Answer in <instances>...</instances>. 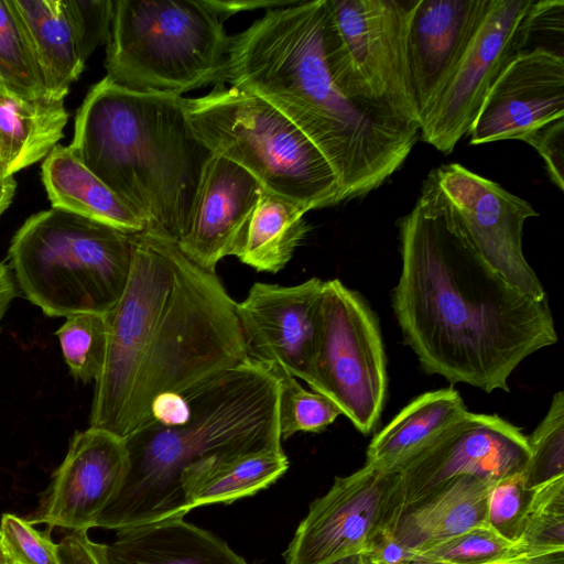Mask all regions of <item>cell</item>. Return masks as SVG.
<instances>
[{
  "instance_id": "cell-1",
  "label": "cell",
  "mask_w": 564,
  "mask_h": 564,
  "mask_svg": "<svg viewBox=\"0 0 564 564\" xmlns=\"http://www.w3.org/2000/svg\"><path fill=\"white\" fill-rule=\"evenodd\" d=\"M401 273L392 307L423 369L487 393L557 341L547 297L509 284L475 250L434 170L399 219Z\"/></svg>"
},
{
  "instance_id": "cell-2",
  "label": "cell",
  "mask_w": 564,
  "mask_h": 564,
  "mask_svg": "<svg viewBox=\"0 0 564 564\" xmlns=\"http://www.w3.org/2000/svg\"><path fill=\"white\" fill-rule=\"evenodd\" d=\"M226 82L272 105L315 144L343 200L379 187L420 135L358 76L327 0L268 10L231 36Z\"/></svg>"
},
{
  "instance_id": "cell-3",
  "label": "cell",
  "mask_w": 564,
  "mask_h": 564,
  "mask_svg": "<svg viewBox=\"0 0 564 564\" xmlns=\"http://www.w3.org/2000/svg\"><path fill=\"white\" fill-rule=\"evenodd\" d=\"M235 305L216 272L192 262L175 241L134 234L126 288L107 313L89 426L127 438L160 395L246 361Z\"/></svg>"
},
{
  "instance_id": "cell-4",
  "label": "cell",
  "mask_w": 564,
  "mask_h": 564,
  "mask_svg": "<svg viewBox=\"0 0 564 564\" xmlns=\"http://www.w3.org/2000/svg\"><path fill=\"white\" fill-rule=\"evenodd\" d=\"M279 397L274 372L247 359L156 398L147 420L124 438L128 470L97 528L119 531L184 518L189 512L182 489L186 471L282 449Z\"/></svg>"
},
{
  "instance_id": "cell-5",
  "label": "cell",
  "mask_w": 564,
  "mask_h": 564,
  "mask_svg": "<svg viewBox=\"0 0 564 564\" xmlns=\"http://www.w3.org/2000/svg\"><path fill=\"white\" fill-rule=\"evenodd\" d=\"M69 148L145 230L180 240L213 154L195 135L183 97L128 90L105 76L77 110Z\"/></svg>"
},
{
  "instance_id": "cell-6",
  "label": "cell",
  "mask_w": 564,
  "mask_h": 564,
  "mask_svg": "<svg viewBox=\"0 0 564 564\" xmlns=\"http://www.w3.org/2000/svg\"><path fill=\"white\" fill-rule=\"evenodd\" d=\"M133 235L52 207L13 235L9 268L24 297L50 317L107 314L126 288Z\"/></svg>"
},
{
  "instance_id": "cell-7",
  "label": "cell",
  "mask_w": 564,
  "mask_h": 564,
  "mask_svg": "<svg viewBox=\"0 0 564 564\" xmlns=\"http://www.w3.org/2000/svg\"><path fill=\"white\" fill-rule=\"evenodd\" d=\"M230 44L204 0H115L106 77L128 90L180 97L221 87Z\"/></svg>"
},
{
  "instance_id": "cell-8",
  "label": "cell",
  "mask_w": 564,
  "mask_h": 564,
  "mask_svg": "<svg viewBox=\"0 0 564 564\" xmlns=\"http://www.w3.org/2000/svg\"><path fill=\"white\" fill-rule=\"evenodd\" d=\"M200 142L248 171L263 189L307 210L341 202L337 176L315 144L283 113L236 87L184 98Z\"/></svg>"
},
{
  "instance_id": "cell-9",
  "label": "cell",
  "mask_w": 564,
  "mask_h": 564,
  "mask_svg": "<svg viewBox=\"0 0 564 564\" xmlns=\"http://www.w3.org/2000/svg\"><path fill=\"white\" fill-rule=\"evenodd\" d=\"M387 387V359L376 314L338 279L325 281L311 389L332 400L367 435L381 416Z\"/></svg>"
},
{
  "instance_id": "cell-10",
  "label": "cell",
  "mask_w": 564,
  "mask_h": 564,
  "mask_svg": "<svg viewBox=\"0 0 564 564\" xmlns=\"http://www.w3.org/2000/svg\"><path fill=\"white\" fill-rule=\"evenodd\" d=\"M534 2L491 0L453 75L420 117V133L426 143L448 154L468 133L496 79L528 48Z\"/></svg>"
},
{
  "instance_id": "cell-11",
  "label": "cell",
  "mask_w": 564,
  "mask_h": 564,
  "mask_svg": "<svg viewBox=\"0 0 564 564\" xmlns=\"http://www.w3.org/2000/svg\"><path fill=\"white\" fill-rule=\"evenodd\" d=\"M399 475L365 464L311 502L283 552L285 564H330L364 555L399 513Z\"/></svg>"
},
{
  "instance_id": "cell-12",
  "label": "cell",
  "mask_w": 564,
  "mask_h": 564,
  "mask_svg": "<svg viewBox=\"0 0 564 564\" xmlns=\"http://www.w3.org/2000/svg\"><path fill=\"white\" fill-rule=\"evenodd\" d=\"M527 437L497 414L467 411L397 468L399 513L456 477L473 476L496 484L521 474L530 456Z\"/></svg>"
},
{
  "instance_id": "cell-13",
  "label": "cell",
  "mask_w": 564,
  "mask_h": 564,
  "mask_svg": "<svg viewBox=\"0 0 564 564\" xmlns=\"http://www.w3.org/2000/svg\"><path fill=\"white\" fill-rule=\"evenodd\" d=\"M434 173L479 256L520 292L536 300L546 299L522 249L524 221L539 215L534 208L458 163L442 165Z\"/></svg>"
},
{
  "instance_id": "cell-14",
  "label": "cell",
  "mask_w": 564,
  "mask_h": 564,
  "mask_svg": "<svg viewBox=\"0 0 564 564\" xmlns=\"http://www.w3.org/2000/svg\"><path fill=\"white\" fill-rule=\"evenodd\" d=\"M325 281L254 283L235 311L247 358L313 386Z\"/></svg>"
},
{
  "instance_id": "cell-15",
  "label": "cell",
  "mask_w": 564,
  "mask_h": 564,
  "mask_svg": "<svg viewBox=\"0 0 564 564\" xmlns=\"http://www.w3.org/2000/svg\"><path fill=\"white\" fill-rule=\"evenodd\" d=\"M352 66L371 94L419 124L406 39L417 0H327Z\"/></svg>"
},
{
  "instance_id": "cell-16",
  "label": "cell",
  "mask_w": 564,
  "mask_h": 564,
  "mask_svg": "<svg viewBox=\"0 0 564 564\" xmlns=\"http://www.w3.org/2000/svg\"><path fill=\"white\" fill-rule=\"evenodd\" d=\"M128 470L124 438L101 429L77 431L55 470L32 524L73 531L96 528L100 513L115 497Z\"/></svg>"
},
{
  "instance_id": "cell-17",
  "label": "cell",
  "mask_w": 564,
  "mask_h": 564,
  "mask_svg": "<svg viewBox=\"0 0 564 564\" xmlns=\"http://www.w3.org/2000/svg\"><path fill=\"white\" fill-rule=\"evenodd\" d=\"M564 117V57L540 46L520 52L487 93L468 130L470 144L521 140Z\"/></svg>"
},
{
  "instance_id": "cell-18",
  "label": "cell",
  "mask_w": 564,
  "mask_h": 564,
  "mask_svg": "<svg viewBox=\"0 0 564 564\" xmlns=\"http://www.w3.org/2000/svg\"><path fill=\"white\" fill-rule=\"evenodd\" d=\"M262 189L243 167L212 154L204 166L188 224L176 242L181 251L210 272L223 258L238 257Z\"/></svg>"
},
{
  "instance_id": "cell-19",
  "label": "cell",
  "mask_w": 564,
  "mask_h": 564,
  "mask_svg": "<svg viewBox=\"0 0 564 564\" xmlns=\"http://www.w3.org/2000/svg\"><path fill=\"white\" fill-rule=\"evenodd\" d=\"M491 0H417L406 53L419 117L440 94L481 25Z\"/></svg>"
},
{
  "instance_id": "cell-20",
  "label": "cell",
  "mask_w": 564,
  "mask_h": 564,
  "mask_svg": "<svg viewBox=\"0 0 564 564\" xmlns=\"http://www.w3.org/2000/svg\"><path fill=\"white\" fill-rule=\"evenodd\" d=\"M494 485L473 476L448 480L399 513L393 538L410 551H421L486 524Z\"/></svg>"
},
{
  "instance_id": "cell-21",
  "label": "cell",
  "mask_w": 564,
  "mask_h": 564,
  "mask_svg": "<svg viewBox=\"0 0 564 564\" xmlns=\"http://www.w3.org/2000/svg\"><path fill=\"white\" fill-rule=\"evenodd\" d=\"M104 551L107 564H250L219 536L183 518L119 530Z\"/></svg>"
},
{
  "instance_id": "cell-22",
  "label": "cell",
  "mask_w": 564,
  "mask_h": 564,
  "mask_svg": "<svg viewBox=\"0 0 564 564\" xmlns=\"http://www.w3.org/2000/svg\"><path fill=\"white\" fill-rule=\"evenodd\" d=\"M42 182L53 208L130 234L145 230L143 221L77 159L69 145H55L44 159Z\"/></svg>"
},
{
  "instance_id": "cell-23",
  "label": "cell",
  "mask_w": 564,
  "mask_h": 564,
  "mask_svg": "<svg viewBox=\"0 0 564 564\" xmlns=\"http://www.w3.org/2000/svg\"><path fill=\"white\" fill-rule=\"evenodd\" d=\"M48 98L64 100L85 64L79 59L63 0H10Z\"/></svg>"
},
{
  "instance_id": "cell-24",
  "label": "cell",
  "mask_w": 564,
  "mask_h": 564,
  "mask_svg": "<svg viewBox=\"0 0 564 564\" xmlns=\"http://www.w3.org/2000/svg\"><path fill=\"white\" fill-rule=\"evenodd\" d=\"M467 411L454 388L416 397L373 436L366 452V464L395 473L411 454Z\"/></svg>"
},
{
  "instance_id": "cell-25",
  "label": "cell",
  "mask_w": 564,
  "mask_h": 564,
  "mask_svg": "<svg viewBox=\"0 0 564 564\" xmlns=\"http://www.w3.org/2000/svg\"><path fill=\"white\" fill-rule=\"evenodd\" d=\"M64 100L0 97V161L3 177L45 159L64 137Z\"/></svg>"
},
{
  "instance_id": "cell-26",
  "label": "cell",
  "mask_w": 564,
  "mask_h": 564,
  "mask_svg": "<svg viewBox=\"0 0 564 564\" xmlns=\"http://www.w3.org/2000/svg\"><path fill=\"white\" fill-rule=\"evenodd\" d=\"M283 449H268L234 460L207 463L186 471L182 489L191 512L202 506L231 503L270 487L289 469Z\"/></svg>"
},
{
  "instance_id": "cell-27",
  "label": "cell",
  "mask_w": 564,
  "mask_h": 564,
  "mask_svg": "<svg viewBox=\"0 0 564 564\" xmlns=\"http://www.w3.org/2000/svg\"><path fill=\"white\" fill-rule=\"evenodd\" d=\"M307 212L294 200L262 189L237 258L259 272L281 271L308 232Z\"/></svg>"
},
{
  "instance_id": "cell-28",
  "label": "cell",
  "mask_w": 564,
  "mask_h": 564,
  "mask_svg": "<svg viewBox=\"0 0 564 564\" xmlns=\"http://www.w3.org/2000/svg\"><path fill=\"white\" fill-rule=\"evenodd\" d=\"M56 336L72 376L84 383L95 381L101 372L106 358L107 314L69 315L57 329Z\"/></svg>"
},
{
  "instance_id": "cell-29",
  "label": "cell",
  "mask_w": 564,
  "mask_h": 564,
  "mask_svg": "<svg viewBox=\"0 0 564 564\" xmlns=\"http://www.w3.org/2000/svg\"><path fill=\"white\" fill-rule=\"evenodd\" d=\"M406 564H489L528 553L487 523L421 551H410Z\"/></svg>"
},
{
  "instance_id": "cell-30",
  "label": "cell",
  "mask_w": 564,
  "mask_h": 564,
  "mask_svg": "<svg viewBox=\"0 0 564 564\" xmlns=\"http://www.w3.org/2000/svg\"><path fill=\"white\" fill-rule=\"evenodd\" d=\"M0 78L18 97L48 98L10 0H0Z\"/></svg>"
},
{
  "instance_id": "cell-31",
  "label": "cell",
  "mask_w": 564,
  "mask_h": 564,
  "mask_svg": "<svg viewBox=\"0 0 564 564\" xmlns=\"http://www.w3.org/2000/svg\"><path fill=\"white\" fill-rule=\"evenodd\" d=\"M267 367L280 382L279 429L282 440L297 432L319 433L341 415L327 397L304 389L296 378L281 368Z\"/></svg>"
},
{
  "instance_id": "cell-32",
  "label": "cell",
  "mask_w": 564,
  "mask_h": 564,
  "mask_svg": "<svg viewBox=\"0 0 564 564\" xmlns=\"http://www.w3.org/2000/svg\"><path fill=\"white\" fill-rule=\"evenodd\" d=\"M517 544L528 553L564 551V476L532 489Z\"/></svg>"
},
{
  "instance_id": "cell-33",
  "label": "cell",
  "mask_w": 564,
  "mask_h": 564,
  "mask_svg": "<svg viewBox=\"0 0 564 564\" xmlns=\"http://www.w3.org/2000/svg\"><path fill=\"white\" fill-rule=\"evenodd\" d=\"M529 459L521 473L528 489L564 476V393L557 391L546 415L527 437Z\"/></svg>"
},
{
  "instance_id": "cell-34",
  "label": "cell",
  "mask_w": 564,
  "mask_h": 564,
  "mask_svg": "<svg viewBox=\"0 0 564 564\" xmlns=\"http://www.w3.org/2000/svg\"><path fill=\"white\" fill-rule=\"evenodd\" d=\"M0 545L14 564H62L51 529L39 531L29 520L12 513L1 517Z\"/></svg>"
},
{
  "instance_id": "cell-35",
  "label": "cell",
  "mask_w": 564,
  "mask_h": 564,
  "mask_svg": "<svg viewBox=\"0 0 564 564\" xmlns=\"http://www.w3.org/2000/svg\"><path fill=\"white\" fill-rule=\"evenodd\" d=\"M531 496L532 489L525 488L521 474L497 481L489 494L487 524L517 544Z\"/></svg>"
},
{
  "instance_id": "cell-36",
  "label": "cell",
  "mask_w": 564,
  "mask_h": 564,
  "mask_svg": "<svg viewBox=\"0 0 564 564\" xmlns=\"http://www.w3.org/2000/svg\"><path fill=\"white\" fill-rule=\"evenodd\" d=\"M79 59L85 64L94 51L107 44L113 17V0H63Z\"/></svg>"
},
{
  "instance_id": "cell-37",
  "label": "cell",
  "mask_w": 564,
  "mask_h": 564,
  "mask_svg": "<svg viewBox=\"0 0 564 564\" xmlns=\"http://www.w3.org/2000/svg\"><path fill=\"white\" fill-rule=\"evenodd\" d=\"M543 159L552 182L564 189V117L549 122L521 138Z\"/></svg>"
},
{
  "instance_id": "cell-38",
  "label": "cell",
  "mask_w": 564,
  "mask_h": 564,
  "mask_svg": "<svg viewBox=\"0 0 564 564\" xmlns=\"http://www.w3.org/2000/svg\"><path fill=\"white\" fill-rule=\"evenodd\" d=\"M62 564H107L104 544L90 540L88 531L68 532L58 543Z\"/></svg>"
},
{
  "instance_id": "cell-39",
  "label": "cell",
  "mask_w": 564,
  "mask_h": 564,
  "mask_svg": "<svg viewBox=\"0 0 564 564\" xmlns=\"http://www.w3.org/2000/svg\"><path fill=\"white\" fill-rule=\"evenodd\" d=\"M297 0H204L205 4L220 19L256 9L272 10L291 6Z\"/></svg>"
},
{
  "instance_id": "cell-40",
  "label": "cell",
  "mask_w": 564,
  "mask_h": 564,
  "mask_svg": "<svg viewBox=\"0 0 564 564\" xmlns=\"http://www.w3.org/2000/svg\"><path fill=\"white\" fill-rule=\"evenodd\" d=\"M489 564H564V551L553 553H523Z\"/></svg>"
},
{
  "instance_id": "cell-41",
  "label": "cell",
  "mask_w": 564,
  "mask_h": 564,
  "mask_svg": "<svg viewBox=\"0 0 564 564\" xmlns=\"http://www.w3.org/2000/svg\"><path fill=\"white\" fill-rule=\"evenodd\" d=\"M17 296V285L9 265L0 262V317L8 311L10 303Z\"/></svg>"
},
{
  "instance_id": "cell-42",
  "label": "cell",
  "mask_w": 564,
  "mask_h": 564,
  "mask_svg": "<svg viewBox=\"0 0 564 564\" xmlns=\"http://www.w3.org/2000/svg\"><path fill=\"white\" fill-rule=\"evenodd\" d=\"M17 191V182L13 176L0 177V216L10 206Z\"/></svg>"
},
{
  "instance_id": "cell-43",
  "label": "cell",
  "mask_w": 564,
  "mask_h": 564,
  "mask_svg": "<svg viewBox=\"0 0 564 564\" xmlns=\"http://www.w3.org/2000/svg\"><path fill=\"white\" fill-rule=\"evenodd\" d=\"M330 564H365L362 555H355L341 558Z\"/></svg>"
},
{
  "instance_id": "cell-44",
  "label": "cell",
  "mask_w": 564,
  "mask_h": 564,
  "mask_svg": "<svg viewBox=\"0 0 564 564\" xmlns=\"http://www.w3.org/2000/svg\"><path fill=\"white\" fill-rule=\"evenodd\" d=\"M0 97H18L15 96L7 85L0 78Z\"/></svg>"
},
{
  "instance_id": "cell-45",
  "label": "cell",
  "mask_w": 564,
  "mask_h": 564,
  "mask_svg": "<svg viewBox=\"0 0 564 564\" xmlns=\"http://www.w3.org/2000/svg\"><path fill=\"white\" fill-rule=\"evenodd\" d=\"M0 564H14L0 545Z\"/></svg>"
},
{
  "instance_id": "cell-46",
  "label": "cell",
  "mask_w": 564,
  "mask_h": 564,
  "mask_svg": "<svg viewBox=\"0 0 564 564\" xmlns=\"http://www.w3.org/2000/svg\"><path fill=\"white\" fill-rule=\"evenodd\" d=\"M0 177H3V174H2V164H1V161H0Z\"/></svg>"
},
{
  "instance_id": "cell-47",
  "label": "cell",
  "mask_w": 564,
  "mask_h": 564,
  "mask_svg": "<svg viewBox=\"0 0 564 564\" xmlns=\"http://www.w3.org/2000/svg\"><path fill=\"white\" fill-rule=\"evenodd\" d=\"M1 319H2V318L0 317V322H1Z\"/></svg>"
},
{
  "instance_id": "cell-48",
  "label": "cell",
  "mask_w": 564,
  "mask_h": 564,
  "mask_svg": "<svg viewBox=\"0 0 564 564\" xmlns=\"http://www.w3.org/2000/svg\"><path fill=\"white\" fill-rule=\"evenodd\" d=\"M364 561H365V560H364ZM365 564H367V563L365 562Z\"/></svg>"
}]
</instances>
